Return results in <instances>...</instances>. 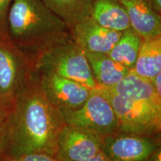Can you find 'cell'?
<instances>
[{
  "label": "cell",
  "mask_w": 161,
  "mask_h": 161,
  "mask_svg": "<svg viewBox=\"0 0 161 161\" xmlns=\"http://www.w3.org/2000/svg\"><path fill=\"white\" fill-rule=\"evenodd\" d=\"M65 122L43 95L35 72L8 109L5 130L7 158L44 153L55 155Z\"/></svg>",
  "instance_id": "cell-1"
},
{
  "label": "cell",
  "mask_w": 161,
  "mask_h": 161,
  "mask_svg": "<svg viewBox=\"0 0 161 161\" xmlns=\"http://www.w3.org/2000/svg\"><path fill=\"white\" fill-rule=\"evenodd\" d=\"M7 24L11 42L27 55L50 40L69 32L65 22L43 0H13Z\"/></svg>",
  "instance_id": "cell-2"
},
{
  "label": "cell",
  "mask_w": 161,
  "mask_h": 161,
  "mask_svg": "<svg viewBox=\"0 0 161 161\" xmlns=\"http://www.w3.org/2000/svg\"><path fill=\"white\" fill-rule=\"evenodd\" d=\"M29 56L35 73H52L97 87L84 52L72 39L69 32L50 40Z\"/></svg>",
  "instance_id": "cell-3"
},
{
  "label": "cell",
  "mask_w": 161,
  "mask_h": 161,
  "mask_svg": "<svg viewBox=\"0 0 161 161\" xmlns=\"http://www.w3.org/2000/svg\"><path fill=\"white\" fill-rule=\"evenodd\" d=\"M97 89L109 101L118 122L117 133L160 136L161 108L124 98L110 88Z\"/></svg>",
  "instance_id": "cell-4"
},
{
  "label": "cell",
  "mask_w": 161,
  "mask_h": 161,
  "mask_svg": "<svg viewBox=\"0 0 161 161\" xmlns=\"http://www.w3.org/2000/svg\"><path fill=\"white\" fill-rule=\"evenodd\" d=\"M66 124L106 136L118 131V122L109 101L97 88L92 90L83 105L76 109L58 108Z\"/></svg>",
  "instance_id": "cell-5"
},
{
  "label": "cell",
  "mask_w": 161,
  "mask_h": 161,
  "mask_svg": "<svg viewBox=\"0 0 161 161\" xmlns=\"http://www.w3.org/2000/svg\"><path fill=\"white\" fill-rule=\"evenodd\" d=\"M30 59L11 41L0 40V101L9 109L31 78Z\"/></svg>",
  "instance_id": "cell-6"
},
{
  "label": "cell",
  "mask_w": 161,
  "mask_h": 161,
  "mask_svg": "<svg viewBox=\"0 0 161 161\" xmlns=\"http://www.w3.org/2000/svg\"><path fill=\"white\" fill-rule=\"evenodd\" d=\"M160 148V136L116 133L104 136L102 152L111 161H148Z\"/></svg>",
  "instance_id": "cell-7"
},
{
  "label": "cell",
  "mask_w": 161,
  "mask_h": 161,
  "mask_svg": "<svg viewBox=\"0 0 161 161\" xmlns=\"http://www.w3.org/2000/svg\"><path fill=\"white\" fill-rule=\"evenodd\" d=\"M104 136L78 127L64 125L60 130L55 158L58 161H79L102 152Z\"/></svg>",
  "instance_id": "cell-8"
},
{
  "label": "cell",
  "mask_w": 161,
  "mask_h": 161,
  "mask_svg": "<svg viewBox=\"0 0 161 161\" xmlns=\"http://www.w3.org/2000/svg\"><path fill=\"white\" fill-rule=\"evenodd\" d=\"M47 100L57 109H76L89 98L91 89L84 84L52 73H35Z\"/></svg>",
  "instance_id": "cell-9"
},
{
  "label": "cell",
  "mask_w": 161,
  "mask_h": 161,
  "mask_svg": "<svg viewBox=\"0 0 161 161\" xmlns=\"http://www.w3.org/2000/svg\"><path fill=\"white\" fill-rule=\"evenodd\" d=\"M73 41L84 52L108 54L120 37L122 32L100 25L88 17L69 29Z\"/></svg>",
  "instance_id": "cell-10"
},
{
  "label": "cell",
  "mask_w": 161,
  "mask_h": 161,
  "mask_svg": "<svg viewBox=\"0 0 161 161\" xmlns=\"http://www.w3.org/2000/svg\"><path fill=\"white\" fill-rule=\"evenodd\" d=\"M117 1L125 10L130 27L142 39L160 37V14L154 11L149 0Z\"/></svg>",
  "instance_id": "cell-11"
},
{
  "label": "cell",
  "mask_w": 161,
  "mask_h": 161,
  "mask_svg": "<svg viewBox=\"0 0 161 161\" xmlns=\"http://www.w3.org/2000/svg\"><path fill=\"white\" fill-rule=\"evenodd\" d=\"M84 55L98 87H114L130 70L113 60L108 54L84 52Z\"/></svg>",
  "instance_id": "cell-12"
},
{
  "label": "cell",
  "mask_w": 161,
  "mask_h": 161,
  "mask_svg": "<svg viewBox=\"0 0 161 161\" xmlns=\"http://www.w3.org/2000/svg\"><path fill=\"white\" fill-rule=\"evenodd\" d=\"M110 89L124 98L144 102L161 108V98L157 95L152 81L136 75L132 69Z\"/></svg>",
  "instance_id": "cell-13"
},
{
  "label": "cell",
  "mask_w": 161,
  "mask_h": 161,
  "mask_svg": "<svg viewBox=\"0 0 161 161\" xmlns=\"http://www.w3.org/2000/svg\"><path fill=\"white\" fill-rule=\"evenodd\" d=\"M90 17L113 31L122 32L130 28L125 10L117 0H95Z\"/></svg>",
  "instance_id": "cell-14"
},
{
  "label": "cell",
  "mask_w": 161,
  "mask_h": 161,
  "mask_svg": "<svg viewBox=\"0 0 161 161\" xmlns=\"http://www.w3.org/2000/svg\"><path fill=\"white\" fill-rule=\"evenodd\" d=\"M136 75L147 80L161 72V36L142 39L136 63L132 69Z\"/></svg>",
  "instance_id": "cell-15"
},
{
  "label": "cell",
  "mask_w": 161,
  "mask_h": 161,
  "mask_svg": "<svg viewBox=\"0 0 161 161\" xmlns=\"http://www.w3.org/2000/svg\"><path fill=\"white\" fill-rule=\"evenodd\" d=\"M95 0H43L44 4L71 29L90 17Z\"/></svg>",
  "instance_id": "cell-16"
},
{
  "label": "cell",
  "mask_w": 161,
  "mask_h": 161,
  "mask_svg": "<svg viewBox=\"0 0 161 161\" xmlns=\"http://www.w3.org/2000/svg\"><path fill=\"white\" fill-rule=\"evenodd\" d=\"M142 38L132 29L125 30L108 55L113 60L129 69L136 63Z\"/></svg>",
  "instance_id": "cell-17"
},
{
  "label": "cell",
  "mask_w": 161,
  "mask_h": 161,
  "mask_svg": "<svg viewBox=\"0 0 161 161\" xmlns=\"http://www.w3.org/2000/svg\"><path fill=\"white\" fill-rule=\"evenodd\" d=\"M13 0H0V40L11 41L8 33V14Z\"/></svg>",
  "instance_id": "cell-18"
},
{
  "label": "cell",
  "mask_w": 161,
  "mask_h": 161,
  "mask_svg": "<svg viewBox=\"0 0 161 161\" xmlns=\"http://www.w3.org/2000/svg\"><path fill=\"white\" fill-rule=\"evenodd\" d=\"M8 111V109L0 101V161H5L7 158L5 154V130Z\"/></svg>",
  "instance_id": "cell-19"
},
{
  "label": "cell",
  "mask_w": 161,
  "mask_h": 161,
  "mask_svg": "<svg viewBox=\"0 0 161 161\" xmlns=\"http://www.w3.org/2000/svg\"><path fill=\"white\" fill-rule=\"evenodd\" d=\"M7 158L8 161H58L54 156L44 153H32L24 154L17 158Z\"/></svg>",
  "instance_id": "cell-20"
},
{
  "label": "cell",
  "mask_w": 161,
  "mask_h": 161,
  "mask_svg": "<svg viewBox=\"0 0 161 161\" xmlns=\"http://www.w3.org/2000/svg\"><path fill=\"white\" fill-rule=\"evenodd\" d=\"M151 81H152L153 87L155 90L157 95L161 98V72L157 75Z\"/></svg>",
  "instance_id": "cell-21"
},
{
  "label": "cell",
  "mask_w": 161,
  "mask_h": 161,
  "mask_svg": "<svg viewBox=\"0 0 161 161\" xmlns=\"http://www.w3.org/2000/svg\"><path fill=\"white\" fill-rule=\"evenodd\" d=\"M79 161H111V160L107 158L103 153L101 152L99 154H98L97 155L92 157V158L86 159V160H79Z\"/></svg>",
  "instance_id": "cell-22"
},
{
  "label": "cell",
  "mask_w": 161,
  "mask_h": 161,
  "mask_svg": "<svg viewBox=\"0 0 161 161\" xmlns=\"http://www.w3.org/2000/svg\"><path fill=\"white\" fill-rule=\"evenodd\" d=\"M152 8L157 13L160 14L161 12V0H149Z\"/></svg>",
  "instance_id": "cell-23"
},
{
  "label": "cell",
  "mask_w": 161,
  "mask_h": 161,
  "mask_svg": "<svg viewBox=\"0 0 161 161\" xmlns=\"http://www.w3.org/2000/svg\"><path fill=\"white\" fill-rule=\"evenodd\" d=\"M148 161H161V148L157 149L153 153Z\"/></svg>",
  "instance_id": "cell-24"
},
{
  "label": "cell",
  "mask_w": 161,
  "mask_h": 161,
  "mask_svg": "<svg viewBox=\"0 0 161 161\" xmlns=\"http://www.w3.org/2000/svg\"><path fill=\"white\" fill-rule=\"evenodd\" d=\"M5 161H8V158H6V159H5Z\"/></svg>",
  "instance_id": "cell-25"
}]
</instances>
